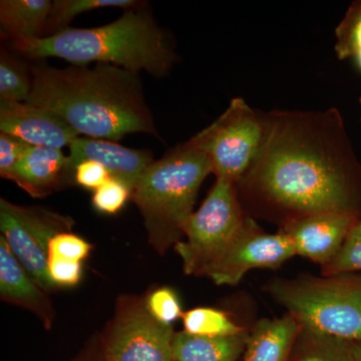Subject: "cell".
<instances>
[{"instance_id": "cell-1", "label": "cell", "mask_w": 361, "mask_h": 361, "mask_svg": "<svg viewBox=\"0 0 361 361\" xmlns=\"http://www.w3.org/2000/svg\"><path fill=\"white\" fill-rule=\"evenodd\" d=\"M263 116L262 145L236 184L243 211L281 225L323 213L361 220V163L339 111Z\"/></svg>"}, {"instance_id": "cell-2", "label": "cell", "mask_w": 361, "mask_h": 361, "mask_svg": "<svg viewBox=\"0 0 361 361\" xmlns=\"http://www.w3.org/2000/svg\"><path fill=\"white\" fill-rule=\"evenodd\" d=\"M30 70L26 103L54 111L78 135L113 142L130 134L158 137L140 73L108 63Z\"/></svg>"}, {"instance_id": "cell-3", "label": "cell", "mask_w": 361, "mask_h": 361, "mask_svg": "<svg viewBox=\"0 0 361 361\" xmlns=\"http://www.w3.org/2000/svg\"><path fill=\"white\" fill-rule=\"evenodd\" d=\"M30 59L59 58L71 65L108 63L133 73L165 77L176 61L172 39L149 11L127 9L109 25L71 28L25 42H13Z\"/></svg>"}, {"instance_id": "cell-4", "label": "cell", "mask_w": 361, "mask_h": 361, "mask_svg": "<svg viewBox=\"0 0 361 361\" xmlns=\"http://www.w3.org/2000/svg\"><path fill=\"white\" fill-rule=\"evenodd\" d=\"M213 173L210 159L191 140L154 161L132 192L149 244L164 254L184 236L202 183Z\"/></svg>"}, {"instance_id": "cell-5", "label": "cell", "mask_w": 361, "mask_h": 361, "mask_svg": "<svg viewBox=\"0 0 361 361\" xmlns=\"http://www.w3.org/2000/svg\"><path fill=\"white\" fill-rule=\"evenodd\" d=\"M266 290L301 325L361 341V274L276 279L266 285Z\"/></svg>"}, {"instance_id": "cell-6", "label": "cell", "mask_w": 361, "mask_h": 361, "mask_svg": "<svg viewBox=\"0 0 361 361\" xmlns=\"http://www.w3.org/2000/svg\"><path fill=\"white\" fill-rule=\"evenodd\" d=\"M246 218L236 185L217 179L199 210L187 220L186 241L175 245L185 273L208 276L238 236Z\"/></svg>"}, {"instance_id": "cell-7", "label": "cell", "mask_w": 361, "mask_h": 361, "mask_svg": "<svg viewBox=\"0 0 361 361\" xmlns=\"http://www.w3.org/2000/svg\"><path fill=\"white\" fill-rule=\"evenodd\" d=\"M263 111L252 109L241 97L191 141L206 154L217 179L235 185L247 172L264 139Z\"/></svg>"}, {"instance_id": "cell-8", "label": "cell", "mask_w": 361, "mask_h": 361, "mask_svg": "<svg viewBox=\"0 0 361 361\" xmlns=\"http://www.w3.org/2000/svg\"><path fill=\"white\" fill-rule=\"evenodd\" d=\"M73 220L42 207L14 205L0 199V230L13 255L47 293L56 290L47 270L49 246L56 235L70 232Z\"/></svg>"}, {"instance_id": "cell-9", "label": "cell", "mask_w": 361, "mask_h": 361, "mask_svg": "<svg viewBox=\"0 0 361 361\" xmlns=\"http://www.w3.org/2000/svg\"><path fill=\"white\" fill-rule=\"evenodd\" d=\"M175 332L147 310L145 301L123 303L103 344L102 361H173Z\"/></svg>"}, {"instance_id": "cell-10", "label": "cell", "mask_w": 361, "mask_h": 361, "mask_svg": "<svg viewBox=\"0 0 361 361\" xmlns=\"http://www.w3.org/2000/svg\"><path fill=\"white\" fill-rule=\"evenodd\" d=\"M292 242L282 232L268 234L247 217L241 231L208 276L217 285L234 286L256 268L275 269L295 256Z\"/></svg>"}, {"instance_id": "cell-11", "label": "cell", "mask_w": 361, "mask_h": 361, "mask_svg": "<svg viewBox=\"0 0 361 361\" xmlns=\"http://www.w3.org/2000/svg\"><path fill=\"white\" fill-rule=\"evenodd\" d=\"M361 222L355 216L323 213L288 221L280 227L302 256L324 267L339 253L349 233Z\"/></svg>"}, {"instance_id": "cell-12", "label": "cell", "mask_w": 361, "mask_h": 361, "mask_svg": "<svg viewBox=\"0 0 361 361\" xmlns=\"http://www.w3.org/2000/svg\"><path fill=\"white\" fill-rule=\"evenodd\" d=\"M0 133L30 146L61 149L80 135L54 111L28 103L0 101Z\"/></svg>"}, {"instance_id": "cell-13", "label": "cell", "mask_w": 361, "mask_h": 361, "mask_svg": "<svg viewBox=\"0 0 361 361\" xmlns=\"http://www.w3.org/2000/svg\"><path fill=\"white\" fill-rule=\"evenodd\" d=\"M68 148L71 177H73V169L78 164L84 161H94L103 165L111 177L128 185L132 192L145 172L155 161L148 149L127 148L108 140L78 137Z\"/></svg>"}, {"instance_id": "cell-14", "label": "cell", "mask_w": 361, "mask_h": 361, "mask_svg": "<svg viewBox=\"0 0 361 361\" xmlns=\"http://www.w3.org/2000/svg\"><path fill=\"white\" fill-rule=\"evenodd\" d=\"M0 296L6 302L32 311L47 329L54 322V310L47 293L28 274L0 237Z\"/></svg>"}, {"instance_id": "cell-15", "label": "cell", "mask_w": 361, "mask_h": 361, "mask_svg": "<svg viewBox=\"0 0 361 361\" xmlns=\"http://www.w3.org/2000/svg\"><path fill=\"white\" fill-rule=\"evenodd\" d=\"M68 177V159L61 149L30 146L14 168L11 180L33 198H44Z\"/></svg>"}, {"instance_id": "cell-16", "label": "cell", "mask_w": 361, "mask_h": 361, "mask_svg": "<svg viewBox=\"0 0 361 361\" xmlns=\"http://www.w3.org/2000/svg\"><path fill=\"white\" fill-rule=\"evenodd\" d=\"M300 323L289 313L262 319L249 332L243 361H290Z\"/></svg>"}, {"instance_id": "cell-17", "label": "cell", "mask_w": 361, "mask_h": 361, "mask_svg": "<svg viewBox=\"0 0 361 361\" xmlns=\"http://www.w3.org/2000/svg\"><path fill=\"white\" fill-rule=\"evenodd\" d=\"M249 332L234 336H202L175 334L173 361H238L245 353Z\"/></svg>"}, {"instance_id": "cell-18", "label": "cell", "mask_w": 361, "mask_h": 361, "mask_svg": "<svg viewBox=\"0 0 361 361\" xmlns=\"http://www.w3.org/2000/svg\"><path fill=\"white\" fill-rule=\"evenodd\" d=\"M51 7V0H1L2 32L13 42L44 37Z\"/></svg>"}, {"instance_id": "cell-19", "label": "cell", "mask_w": 361, "mask_h": 361, "mask_svg": "<svg viewBox=\"0 0 361 361\" xmlns=\"http://www.w3.org/2000/svg\"><path fill=\"white\" fill-rule=\"evenodd\" d=\"M290 361H355L353 342L300 324Z\"/></svg>"}, {"instance_id": "cell-20", "label": "cell", "mask_w": 361, "mask_h": 361, "mask_svg": "<svg viewBox=\"0 0 361 361\" xmlns=\"http://www.w3.org/2000/svg\"><path fill=\"white\" fill-rule=\"evenodd\" d=\"M141 6L142 2L135 0H54L44 37L66 30L68 23L82 13L109 7H118L127 11Z\"/></svg>"}, {"instance_id": "cell-21", "label": "cell", "mask_w": 361, "mask_h": 361, "mask_svg": "<svg viewBox=\"0 0 361 361\" xmlns=\"http://www.w3.org/2000/svg\"><path fill=\"white\" fill-rule=\"evenodd\" d=\"M32 90V70L2 49L0 54V101L26 103Z\"/></svg>"}, {"instance_id": "cell-22", "label": "cell", "mask_w": 361, "mask_h": 361, "mask_svg": "<svg viewBox=\"0 0 361 361\" xmlns=\"http://www.w3.org/2000/svg\"><path fill=\"white\" fill-rule=\"evenodd\" d=\"M184 331L194 336H226L241 334L239 326L223 311L210 307H197L183 314Z\"/></svg>"}, {"instance_id": "cell-23", "label": "cell", "mask_w": 361, "mask_h": 361, "mask_svg": "<svg viewBox=\"0 0 361 361\" xmlns=\"http://www.w3.org/2000/svg\"><path fill=\"white\" fill-rule=\"evenodd\" d=\"M336 51L341 59L355 58L361 51V1L349 7L345 18L336 28Z\"/></svg>"}, {"instance_id": "cell-24", "label": "cell", "mask_w": 361, "mask_h": 361, "mask_svg": "<svg viewBox=\"0 0 361 361\" xmlns=\"http://www.w3.org/2000/svg\"><path fill=\"white\" fill-rule=\"evenodd\" d=\"M360 223L351 230L336 257L322 267V275L361 271V229Z\"/></svg>"}, {"instance_id": "cell-25", "label": "cell", "mask_w": 361, "mask_h": 361, "mask_svg": "<svg viewBox=\"0 0 361 361\" xmlns=\"http://www.w3.org/2000/svg\"><path fill=\"white\" fill-rule=\"evenodd\" d=\"M132 197V190L122 180L111 177L94 191L92 203L97 211L103 214L120 212Z\"/></svg>"}, {"instance_id": "cell-26", "label": "cell", "mask_w": 361, "mask_h": 361, "mask_svg": "<svg viewBox=\"0 0 361 361\" xmlns=\"http://www.w3.org/2000/svg\"><path fill=\"white\" fill-rule=\"evenodd\" d=\"M145 304L154 318L159 322L171 326L184 314L179 297L169 287H161L152 292L145 300Z\"/></svg>"}, {"instance_id": "cell-27", "label": "cell", "mask_w": 361, "mask_h": 361, "mask_svg": "<svg viewBox=\"0 0 361 361\" xmlns=\"http://www.w3.org/2000/svg\"><path fill=\"white\" fill-rule=\"evenodd\" d=\"M92 251V245L82 237L71 232H63L51 240L49 256L68 259L82 263Z\"/></svg>"}, {"instance_id": "cell-28", "label": "cell", "mask_w": 361, "mask_h": 361, "mask_svg": "<svg viewBox=\"0 0 361 361\" xmlns=\"http://www.w3.org/2000/svg\"><path fill=\"white\" fill-rule=\"evenodd\" d=\"M47 270L52 283L59 287H73L82 279V263L49 256Z\"/></svg>"}, {"instance_id": "cell-29", "label": "cell", "mask_w": 361, "mask_h": 361, "mask_svg": "<svg viewBox=\"0 0 361 361\" xmlns=\"http://www.w3.org/2000/svg\"><path fill=\"white\" fill-rule=\"evenodd\" d=\"M30 145L6 133H0V176L11 180L14 168Z\"/></svg>"}, {"instance_id": "cell-30", "label": "cell", "mask_w": 361, "mask_h": 361, "mask_svg": "<svg viewBox=\"0 0 361 361\" xmlns=\"http://www.w3.org/2000/svg\"><path fill=\"white\" fill-rule=\"evenodd\" d=\"M73 177L80 187L96 191L111 176L101 164L94 161H84L73 169Z\"/></svg>"}, {"instance_id": "cell-31", "label": "cell", "mask_w": 361, "mask_h": 361, "mask_svg": "<svg viewBox=\"0 0 361 361\" xmlns=\"http://www.w3.org/2000/svg\"><path fill=\"white\" fill-rule=\"evenodd\" d=\"M353 353H355V361H361V341L353 342Z\"/></svg>"}, {"instance_id": "cell-32", "label": "cell", "mask_w": 361, "mask_h": 361, "mask_svg": "<svg viewBox=\"0 0 361 361\" xmlns=\"http://www.w3.org/2000/svg\"><path fill=\"white\" fill-rule=\"evenodd\" d=\"M360 229H361V222L360 223Z\"/></svg>"}, {"instance_id": "cell-33", "label": "cell", "mask_w": 361, "mask_h": 361, "mask_svg": "<svg viewBox=\"0 0 361 361\" xmlns=\"http://www.w3.org/2000/svg\"><path fill=\"white\" fill-rule=\"evenodd\" d=\"M360 106H361V97H360Z\"/></svg>"}, {"instance_id": "cell-34", "label": "cell", "mask_w": 361, "mask_h": 361, "mask_svg": "<svg viewBox=\"0 0 361 361\" xmlns=\"http://www.w3.org/2000/svg\"><path fill=\"white\" fill-rule=\"evenodd\" d=\"M102 361V360H101Z\"/></svg>"}]
</instances>
